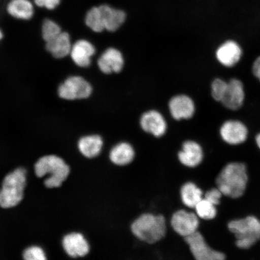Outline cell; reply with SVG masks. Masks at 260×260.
<instances>
[{"label":"cell","instance_id":"33","mask_svg":"<svg viewBox=\"0 0 260 260\" xmlns=\"http://www.w3.org/2000/svg\"><path fill=\"white\" fill-rule=\"evenodd\" d=\"M3 38V34L2 31L1 30V29H0V40H2Z\"/></svg>","mask_w":260,"mask_h":260},{"label":"cell","instance_id":"15","mask_svg":"<svg viewBox=\"0 0 260 260\" xmlns=\"http://www.w3.org/2000/svg\"><path fill=\"white\" fill-rule=\"evenodd\" d=\"M95 48L88 41L80 40L75 42L70 56L75 64L80 68L89 67L91 58L95 54Z\"/></svg>","mask_w":260,"mask_h":260},{"label":"cell","instance_id":"7","mask_svg":"<svg viewBox=\"0 0 260 260\" xmlns=\"http://www.w3.org/2000/svg\"><path fill=\"white\" fill-rule=\"evenodd\" d=\"M92 93L91 84L80 76L68 77L58 88V95L65 100H83Z\"/></svg>","mask_w":260,"mask_h":260},{"label":"cell","instance_id":"8","mask_svg":"<svg viewBox=\"0 0 260 260\" xmlns=\"http://www.w3.org/2000/svg\"><path fill=\"white\" fill-rule=\"evenodd\" d=\"M246 99L245 84L239 77H232L228 79L225 95L220 105L231 112H237L242 109Z\"/></svg>","mask_w":260,"mask_h":260},{"label":"cell","instance_id":"25","mask_svg":"<svg viewBox=\"0 0 260 260\" xmlns=\"http://www.w3.org/2000/svg\"><path fill=\"white\" fill-rule=\"evenodd\" d=\"M228 87V80L222 77H217L211 81V96L214 102L220 103L225 95Z\"/></svg>","mask_w":260,"mask_h":260},{"label":"cell","instance_id":"11","mask_svg":"<svg viewBox=\"0 0 260 260\" xmlns=\"http://www.w3.org/2000/svg\"><path fill=\"white\" fill-rule=\"evenodd\" d=\"M171 225L178 235L186 237L197 232L199 220L193 213L179 210L172 217Z\"/></svg>","mask_w":260,"mask_h":260},{"label":"cell","instance_id":"5","mask_svg":"<svg viewBox=\"0 0 260 260\" xmlns=\"http://www.w3.org/2000/svg\"><path fill=\"white\" fill-rule=\"evenodd\" d=\"M229 229L235 234L239 248L249 249L260 239V222L255 217L233 220L229 223Z\"/></svg>","mask_w":260,"mask_h":260},{"label":"cell","instance_id":"29","mask_svg":"<svg viewBox=\"0 0 260 260\" xmlns=\"http://www.w3.org/2000/svg\"><path fill=\"white\" fill-rule=\"evenodd\" d=\"M222 193L221 192L218 188H213L205 194V199L209 201V202L212 203L214 206L218 205L220 203V200L222 197Z\"/></svg>","mask_w":260,"mask_h":260},{"label":"cell","instance_id":"30","mask_svg":"<svg viewBox=\"0 0 260 260\" xmlns=\"http://www.w3.org/2000/svg\"><path fill=\"white\" fill-rule=\"evenodd\" d=\"M35 3L38 7L54 10L59 5L60 0H35Z\"/></svg>","mask_w":260,"mask_h":260},{"label":"cell","instance_id":"22","mask_svg":"<svg viewBox=\"0 0 260 260\" xmlns=\"http://www.w3.org/2000/svg\"><path fill=\"white\" fill-rule=\"evenodd\" d=\"M135 157V151L131 145L121 143L114 147L110 154V160L117 165L125 166L131 162Z\"/></svg>","mask_w":260,"mask_h":260},{"label":"cell","instance_id":"16","mask_svg":"<svg viewBox=\"0 0 260 260\" xmlns=\"http://www.w3.org/2000/svg\"><path fill=\"white\" fill-rule=\"evenodd\" d=\"M63 246L68 254L73 258L85 256L89 252L88 243L80 233H71L65 236Z\"/></svg>","mask_w":260,"mask_h":260},{"label":"cell","instance_id":"19","mask_svg":"<svg viewBox=\"0 0 260 260\" xmlns=\"http://www.w3.org/2000/svg\"><path fill=\"white\" fill-rule=\"evenodd\" d=\"M72 47L69 34L63 31L46 43L47 50L56 58H62L70 55Z\"/></svg>","mask_w":260,"mask_h":260},{"label":"cell","instance_id":"12","mask_svg":"<svg viewBox=\"0 0 260 260\" xmlns=\"http://www.w3.org/2000/svg\"><path fill=\"white\" fill-rule=\"evenodd\" d=\"M98 67L105 74L119 73L124 67V58L118 49L109 48L98 60Z\"/></svg>","mask_w":260,"mask_h":260},{"label":"cell","instance_id":"14","mask_svg":"<svg viewBox=\"0 0 260 260\" xmlns=\"http://www.w3.org/2000/svg\"><path fill=\"white\" fill-rule=\"evenodd\" d=\"M140 124L144 131L157 138L164 136L167 129L164 117L157 110H149L143 114Z\"/></svg>","mask_w":260,"mask_h":260},{"label":"cell","instance_id":"24","mask_svg":"<svg viewBox=\"0 0 260 260\" xmlns=\"http://www.w3.org/2000/svg\"><path fill=\"white\" fill-rule=\"evenodd\" d=\"M85 23L87 27L94 32H102L105 30L99 6L93 7L87 12Z\"/></svg>","mask_w":260,"mask_h":260},{"label":"cell","instance_id":"28","mask_svg":"<svg viewBox=\"0 0 260 260\" xmlns=\"http://www.w3.org/2000/svg\"><path fill=\"white\" fill-rule=\"evenodd\" d=\"M23 257L26 260H45V253L40 247L32 246L25 250Z\"/></svg>","mask_w":260,"mask_h":260},{"label":"cell","instance_id":"9","mask_svg":"<svg viewBox=\"0 0 260 260\" xmlns=\"http://www.w3.org/2000/svg\"><path fill=\"white\" fill-rule=\"evenodd\" d=\"M248 134V126L242 120L238 118L226 120L220 128L221 138L230 145L242 144L246 141Z\"/></svg>","mask_w":260,"mask_h":260},{"label":"cell","instance_id":"18","mask_svg":"<svg viewBox=\"0 0 260 260\" xmlns=\"http://www.w3.org/2000/svg\"><path fill=\"white\" fill-rule=\"evenodd\" d=\"M178 158L181 164L186 167H196L203 160L202 148L197 142L186 141L183 145V150L179 152Z\"/></svg>","mask_w":260,"mask_h":260},{"label":"cell","instance_id":"13","mask_svg":"<svg viewBox=\"0 0 260 260\" xmlns=\"http://www.w3.org/2000/svg\"><path fill=\"white\" fill-rule=\"evenodd\" d=\"M169 109L172 118L177 121L192 118L195 112V105L192 99L186 95L172 97L169 103Z\"/></svg>","mask_w":260,"mask_h":260},{"label":"cell","instance_id":"20","mask_svg":"<svg viewBox=\"0 0 260 260\" xmlns=\"http://www.w3.org/2000/svg\"><path fill=\"white\" fill-rule=\"evenodd\" d=\"M7 11L13 17L22 20H29L34 15V5L29 0H11Z\"/></svg>","mask_w":260,"mask_h":260},{"label":"cell","instance_id":"2","mask_svg":"<svg viewBox=\"0 0 260 260\" xmlns=\"http://www.w3.org/2000/svg\"><path fill=\"white\" fill-rule=\"evenodd\" d=\"M35 170L38 177L50 175L44 181L45 186L48 188L60 187L70 172V167L63 159L54 155L41 158L35 164Z\"/></svg>","mask_w":260,"mask_h":260},{"label":"cell","instance_id":"21","mask_svg":"<svg viewBox=\"0 0 260 260\" xmlns=\"http://www.w3.org/2000/svg\"><path fill=\"white\" fill-rule=\"evenodd\" d=\"M103 142L99 135L84 136L79 142L80 152L87 158H93L99 155L102 151Z\"/></svg>","mask_w":260,"mask_h":260},{"label":"cell","instance_id":"10","mask_svg":"<svg viewBox=\"0 0 260 260\" xmlns=\"http://www.w3.org/2000/svg\"><path fill=\"white\" fill-rule=\"evenodd\" d=\"M184 238L189 246L191 253L197 260H223L225 258L223 253L210 248L203 235L198 231Z\"/></svg>","mask_w":260,"mask_h":260},{"label":"cell","instance_id":"3","mask_svg":"<svg viewBox=\"0 0 260 260\" xmlns=\"http://www.w3.org/2000/svg\"><path fill=\"white\" fill-rule=\"evenodd\" d=\"M132 231L142 241L155 243L164 238L167 232L165 217L149 213L142 214L132 223Z\"/></svg>","mask_w":260,"mask_h":260},{"label":"cell","instance_id":"32","mask_svg":"<svg viewBox=\"0 0 260 260\" xmlns=\"http://www.w3.org/2000/svg\"><path fill=\"white\" fill-rule=\"evenodd\" d=\"M255 141L256 144H257L259 148L260 149V133H258L256 136Z\"/></svg>","mask_w":260,"mask_h":260},{"label":"cell","instance_id":"17","mask_svg":"<svg viewBox=\"0 0 260 260\" xmlns=\"http://www.w3.org/2000/svg\"><path fill=\"white\" fill-rule=\"evenodd\" d=\"M99 8L105 30L116 31L124 23L126 14L122 10L112 8L108 5H101Z\"/></svg>","mask_w":260,"mask_h":260},{"label":"cell","instance_id":"23","mask_svg":"<svg viewBox=\"0 0 260 260\" xmlns=\"http://www.w3.org/2000/svg\"><path fill=\"white\" fill-rule=\"evenodd\" d=\"M182 201L186 206L194 208L203 199V191L193 183H187L181 188Z\"/></svg>","mask_w":260,"mask_h":260},{"label":"cell","instance_id":"26","mask_svg":"<svg viewBox=\"0 0 260 260\" xmlns=\"http://www.w3.org/2000/svg\"><path fill=\"white\" fill-rule=\"evenodd\" d=\"M194 209L197 216L204 219H212L216 216L217 210L215 206L205 198H203L198 203Z\"/></svg>","mask_w":260,"mask_h":260},{"label":"cell","instance_id":"31","mask_svg":"<svg viewBox=\"0 0 260 260\" xmlns=\"http://www.w3.org/2000/svg\"><path fill=\"white\" fill-rule=\"evenodd\" d=\"M251 71L253 77L260 83V55L253 60L251 67Z\"/></svg>","mask_w":260,"mask_h":260},{"label":"cell","instance_id":"4","mask_svg":"<svg viewBox=\"0 0 260 260\" xmlns=\"http://www.w3.org/2000/svg\"><path fill=\"white\" fill-rule=\"evenodd\" d=\"M26 174L24 168H18L5 178L0 190V207L4 209L15 207L23 199Z\"/></svg>","mask_w":260,"mask_h":260},{"label":"cell","instance_id":"1","mask_svg":"<svg viewBox=\"0 0 260 260\" xmlns=\"http://www.w3.org/2000/svg\"><path fill=\"white\" fill-rule=\"evenodd\" d=\"M248 175L245 165L232 162L226 166L216 179V184L222 194L232 198L242 197L245 192Z\"/></svg>","mask_w":260,"mask_h":260},{"label":"cell","instance_id":"27","mask_svg":"<svg viewBox=\"0 0 260 260\" xmlns=\"http://www.w3.org/2000/svg\"><path fill=\"white\" fill-rule=\"evenodd\" d=\"M61 29L58 24L51 19H47L43 22L42 27V38L45 42H48L56 38L59 35Z\"/></svg>","mask_w":260,"mask_h":260},{"label":"cell","instance_id":"6","mask_svg":"<svg viewBox=\"0 0 260 260\" xmlns=\"http://www.w3.org/2000/svg\"><path fill=\"white\" fill-rule=\"evenodd\" d=\"M243 49L239 41L228 38L221 42L214 52L217 62L220 66L232 69L238 64L243 56Z\"/></svg>","mask_w":260,"mask_h":260}]
</instances>
